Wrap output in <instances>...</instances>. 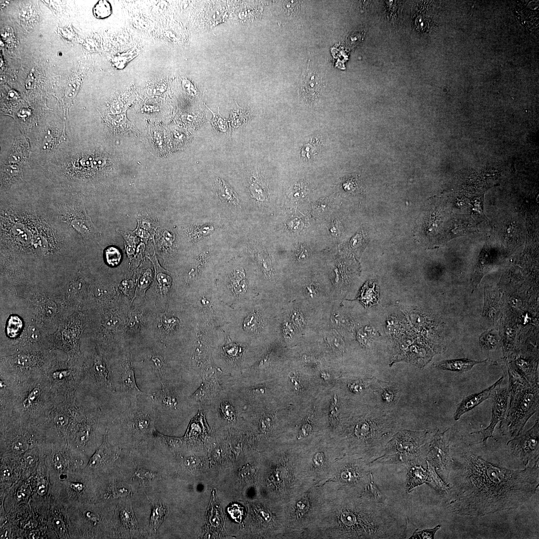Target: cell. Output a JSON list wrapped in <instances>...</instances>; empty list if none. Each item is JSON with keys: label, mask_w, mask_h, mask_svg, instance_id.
<instances>
[{"label": "cell", "mask_w": 539, "mask_h": 539, "mask_svg": "<svg viewBox=\"0 0 539 539\" xmlns=\"http://www.w3.org/2000/svg\"><path fill=\"white\" fill-rule=\"evenodd\" d=\"M9 285L7 291L0 290V294H5L8 301L22 310L44 333L54 332L65 315L44 286L21 277L9 282Z\"/></svg>", "instance_id": "7a4b0ae2"}, {"label": "cell", "mask_w": 539, "mask_h": 539, "mask_svg": "<svg viewBox=\"0 0 539 539\" xmlns=\"http://www.w3.org/2000/svg\"><path fill=\"white\" fill-rule=\"evenodd\" d=\"M107 263L111 266H117L120 262L121 255L117 248L113 247L108 248L105 252Z\"/></svg>", "instance_id": "e575fe53"}, {"label": "cell", "mask_w": 539, "mask_h": 539, "mask_svg": "<svg viewBox=\"0 0 539 539\" xmlns=\"http://www.w3.org/2000/svg\"><path fill=\"white\" fill-rule=\"evenodd\" d=\"M107 434L108 429H107L103 437V442L92 456L84 469L88 470L98 469L110 457H112L113 451L112 447L108 443Z\"/></svg>", "instance_id": "7402d4cb"}, {"label": "cell", "mask_w": 539, "mask_h": 539, "mask_svg": "<svg viewBox=\"0 0 539 539\" xmlns=\"http://www.w3.org/2000/svg\"><path fill=\"white\" fill-rule=\"evenodd\" d=\"M488 362L493 365L498 364L496 362L489 360L488 359L484 360H475L464 358L443 360L435 363L434 366L440 369L462 373L470 370L478 364Z\"/></svg>", "instance_id": "ffe728a7"}, {"label": "cell", "mask_w": 539, "mask_h": 539, "mask_svg": "<svg viewBox=\"0 0 539 539\" xmlns=\"http://www.w3.org/2000/svg\"><path fill=\"white\" fill-rule=\"evenodd\" d=\"M53 360L49 350H23L1 358V363L13 370L26 371L49 365Z\"/></svg>", "instance_id": "4fadbf2b"}, {"label": "cell", "mask_w": 539, "mask_h": 539, "mask_svg": "<svg viewBox=\"0 0 539 539\" xmlns=\"http://www.w3.org/2000/svg\"><path fill=\"white\" fill-rule=\"evenodd\" d=\"M284 292L285 300L298 301L315 308L326 306L335 300L331 282L317 277L291 283Z\"/></svg>", "instance_id": "8992f818"}, {"label": "cell", "mask_w": 539, "mask_h": 539, "mask_svg": "<svg viewBox=\"0 0 539 539\" xmlns=\"http://www.w3.org/2000/svg\"><path fill=\"white\" fill-rule=\"evenodd\" d=\"M70 219V225L83 236H88L97 231L86 213L82 216H72Z\"/></svg>", "instance_id": "4316f807"}, {"label": "cell", "mask_w": 539, "mask_h": 539, "mask_svg": "<svg viewBox=\"0 0 539 539\" xmlns=\"http://www.w3.org/2000/svg\"><path fill=\"white\" fill-rule=\"evenodd\" d=\"M118 393L122 396H126L130 403L136 402L140 395H151L141 391L138 387L134 368L129 357L122 364L117 375Z\"/></svg>", "instance_id": "2e32d148"}, {"label": "cell", "mask_w": 539, "mask_h": 539, "mask_svg": "<svg viewBox=\"0 0 539 539\" xmlns=\"http://www.w3.org/2000/svg\"><path fill=\"white\" fill-rule=\"evenodd\" d=\"M167 513V507L162 502L156 501L152 504L150 526L154 531H156L163 523Z\"/></svg>", "instance_id": "83f0119b"}, {"label": "cell", "mask_w": 539, "mask_h": 539, "mask_svg": "<svg viewBox=\"0 0 539 539\" xmlns=\"http://www.w3.org/2000/svg\"><path fill=\"white\" fill-rule=\"evenodd\" d=\"M150 396H147L146 401H139L138 398L136 402L130 403L119 417L121 423L137 440L153 435L156 431V417Z\"/></svg>", "instance_id": "ba28073f"}, {"label": "cell", "mask_w": 539, "mask_h": 539, "mask_svg": "<svg viewBox=\"0 0 539 539\" xmlns=\"http://www.w3.org/2000/svg\"><path fill=\"white\" fill-rule=\"evenodd\" d=\"M213 114L212 124L216 129L222 132H226L228 128V121L223 119L220 114Z\"/></svg>", "instance_id": "f35d334b"}, {"label": "cell", "mask_w": 539, "mask_h": 539, "mask_svg": "<svg viewBox=\"0 0 539 539\" xmlns=\"http://www.w3.org/2000/svg\"><path fill=\"white\" fill-rule=\"evenodd\" d=\"M332 303L315 308L298 301L285 300L282 312L304 338L328 323Z\"/></svg>", "instance_id": "52a82bcc"}, {"label": "cell", "mask_w": 539, "mask_h": 539, "mask_svg": "<svg viewBox=\"0 0 539 539\" xmlns=\"http://www.w3.org/2000/svg\"><path fill=\"white\" fill-rule=\"evenodd\" d=\"M76 453L66 447L54 450L47 459L51 477L54 479L61 474L79 471L83 462Z\"/></svg>", "instance_id": "5bb4252c"}, {"label": "cell", "mask_w": 539, "mask_h": 539, "mask_svg": "<svg viewBox=\"0 0 539 539\" xmlns=\"http://www.w3.org/2000/svg\"><path fill=\"white\" fill-rule=\"evenodd\" d=\"M161 386L159 390L150 396L156 421L166 417L182 416L183 406L187 404L186 399L179 395L175 385Z\"/></svg>", "instance_id": "30bf717a"}, {"label": "cell", "mask_w": 539, "mask_h": 539, "mask_svg": "<svg viewBox=\"0 0 539 539\" xmlns=\"http://www.w3.org/2000/svg\"><path fill=\"white\" fill-rule=\"evenodd\" d=\"M512 453L518 458L525 467L533 460L539 459V421L525 432H522L507 443Z\"/></svg>", "instance_id": "8fae6325"}, {"label": "cell", "mask_w": 539, "mask_h": 539, "mask_svg": "<svg viewBox=\"0 0 539 539\" xmlns=\"http://www.w3.org/2000/svg\"><path fill=\"white\" fill-rule=\"evenodd\" d=\"M480 344L482 348L485 350H494L499 347V339L496 335L489 332L481 336Z\"/></svg>", "instance_id": "1f68e13d"}, {"label": "cell", "mask_w": 539, "mask_h": 539, "mask_svg": "<svg viewBox=\"0 0 539 539\" xmlns=\"http://www.w3.org/2000/svg\"><path fill=\"white\" fill-rule=\"evenodd\" d=\"M54 480L53 493L59 503L66 508L85 504L86 485L84 473L80 471L68 472Z\"/></svg>", "instance_id": "9c48e42d"}, {"label": "cell", "mask_w": 539, "mask_h": 539, "mask_svg": "<svg viewBox=\"0 0 539 539\" xmlns=\"http://www.w3.org/2000/svg\"><path fill=\"white\" fill-rule=\"evenodd\" d=\"M509 398L505 418L499 429L504 436L520 434L529 419L539 410V383L532 384L508 367Z\"/></svg>", "instance_id": "3957f363"}, {"label": "cell", "mask_w": 539, "mask_h": 539, "mask_svg": "<svg viewBox=\"0 0 539 539\" xmlns=\"http://www.w3.org/2000/svg\"><path fill=\"white\" fill-rule=\"evenodd\" d=\"M310 255V252L308 251V249L300 245V247L295 252L294 258L299 264H305L309 260Z\"/></svg>", "instance_id": "74e56055"}, {"label": "cell", "mask_w": 539, "mask_h": 539, "mask_svg": "<svg viewBox=\"0 0 539 539\" xmlns=\"http://www.w3.org/2000/svg\"><path fill=\"white\" fill-rule=\"evenodd\" d=\"M492 410L490 423L486 428L471 434H481L483 437V442L486 444L489 438H493V432L497 424L503 420L506 414L509 399L508 389L506 387L497 386L491 395Z\"/></svg>", "instance_id": "9a60e30c"}, {"label": "cell", "mask_w": 539, "mask_h": 539, "mask_svg": "<svg viewBox=\"0 0 539 539\" xmlns=\"http://www.w3.org/2000/svg\"><path fill=\"white\" fill-rule=\"evenodd\" d=\"M440 528L441 526L438 525L435 528L431 529H425L421 531L417 529L413 533L409 539H434L436 533L440 529Z\"/></svg>", "instance_id": "d590c367"}, {"label": "cell", "mask_w": 539, "mask_h": 539, "mask_svg": "<svg viewBox=\"0 0 539 539\" xmlns=\"http://www.w3.org/2000/svg\"><path fill=\"white\" fill-rule=\"evenodd\" d=\"M112 12L111 4L107 0H99L93 8V13L94 16L99 19H102L108 17Z\"/></svg>", "instance_id": "4dcf8cb0"}, {"label": "cell", "mask_w": 539, "mask_h": 539, "mask_svg": "<svg viewBox=\"0 0 539 539\" xmlns=\"http://www.w3.org/2000/svg\"><path fill=\"white\" fill-rule=\"evenodd\" d=\"M538 460L533 467L513 470L470 451L451 457L449 508L457 515L470 517L518 508L539 487Z\"/></svg>", "instance_id": "6da1fadb"}, {"label": "cell", "mask_w": 539, "mask_h": 539, "mask_svg": "<svg viewBox=\"0 0 539 539\" xmlns=\"http://www.w3.org/2000/svg\"><path fill=\"white\" fill-rule=\"evenodd\" d=\"M18 308L20 310L21 315L14 312L9 314L5 320L4 327L2 328V332L4 333L7 339L6 342L7 348L20 337L28 319L24 311Z\"/></svg>", "instance_id": "d6986e66"}, {"label": "cell", "mask_w": 539, "mask_h": 539, "mask_svg": "<svg viewBox=\"0 0 539 539\" xmlns=\"http://www.w3.org/2000/svg\"><path fill=\"white\" fill-rule=\"evenodd\" d=\"M429 444L426 460L433 467L443 481L448 484L451 457L449 445L446 441L445 432L438 431L433 436Z\"/></svg>", "instance_id": "7c38bea8"}, {"label": "cell", "mask_w": 539, "mask_h": 539, "mask_svg": "<svg viewBox=\"0 0 539 539\" xmlns=\"http://www.w3.org/2000/svg\"><path fill=\"white\" fill-rule=\"evenodd\" d=\"M91 370L99 387L115 393L110 369L101 354L96 351L93 356Z\"/></svg>", "instance_id": "ac0fdd59"}, {"label": "cell", "mask_w": 539, "mask_h": 539, "mask_svg": "<svg viewBox=\"0 0 539 539\" xmlns=\"http://www.w3.org/2000/svg\"><path fill=\"white\" fill-rule=\"evenodd\" d=\"M504 379V376H502L496 382L484 390L464 397L457 405L453 415L454 419L456 421L458 420L464 414L490 398L494 390L500 385Z\"/></svg>", "instance_id": "e0dca14e"}, {"label": "cell", "mask_w": 539, "mask_h": 539, "mask_svg": "<svg viewBox=\"0 0 539 539\" xmlns=\"http://www.w3.org/2000/svg\"><path fill=\"white\" fill-rule=\"evenodd\" d=\"M97 422V415H92L86 417L78 425L76 433V442L80 446H84L90 441L94 428H95Z\"/></svg>", "instance_id": "603a6c76"}, {"label": "cell", "mask_w": 539, "mask_h": 539, "mask_svg": "<svg viewBox=\"0 0 539 539\" xmlns=\"http://www.w3.org/2000/svg\"><path fill=\"white\" fill-rule=\"evenodd\" d=\"M138 51L139 49L133 48L125 53L116 56L113 58V62L117 68L122 69L138 54Z\"/></svg>", "instance_id": "836d02e7"}, {"label": "cell", "mask_w": 539, "mask_h": 539, "mask_svg": "<svg viewBox=\"0 0 539 539\" xmlns=\"http://www.w3.org/2000/svg\"><path fill=\"white\" fill-rule=\"evenodd\" d=\"M121 520L127 526L133 527L135 525V518L130 506L124 508L121 511Z\"/></svg>", "instance_id": "8d00e7d4"}, {"label": "cell", "mask_w": 539, "mask_h": 539, "mask_svg": "<svg viewBox=\"0 0 539 539\" xmlns=\"http://www.w3.org/2000/svg\"><path fill=\"white\" fill-rule=\"evenodd\" d=\"M320 88V80L313 71L307 72L302 79V89L305 96L313 100L318 94Z\"/></svg>", "instance_id": "d4e9b609"}, {"label": "cell", "mask_w": 539, "mask_h": 539, "mask_svg": "<svg viewBox=\"0 0 539 539\" xmlns=\"http://www.w3.org/2000/svg\"><path fill=\"white\" fill-rule=\"evenodd\" d=\"M40 391L39 388H33L28 394L26 398L23 400L22 405L25 408H29L32 405L34 402L40 395Z\"/></svg>", "instance_id": "ab89813d"}, {"label": "cell", "mask_w": 539, "mask_h": 539, "mask_svg": "<svg viewBox=\"0 0 539 539\" xmlns=\"http://www.w3.org/2000/svg\"><path fill=\"white\" fill-rule=\"evenodd\" d=\"M154 264H155V268L156 270V279L158 281L159 285L162 288V290H166L169 288L171 283V277L163 270V269L161 268L159 264H157L156 258L152 259Z\"/></svg>", "instance_id": "d6a6232c"}, {"label": "cell", "mask_w": 539, "mask_h": 539, "mask_svg": "<svg viewBox=\"0 0 539 539\" xmlns=\"http://www.w3.org/2000/svg\"><path fill=\"white\" fill-rule=\"evenodd\" d=\"M217 194L220 199L230 204H236L238 200L236 193L224 181L218 179L216 182Z\"/></svg>", "instance_id": "f1b7e54d"}, {"label": "cell", "mask_w": 539, "mask_h": 539, "mask_svg": "<svg viewBox=\"0 0 539 539\" xmlns=\"http://www.w3.org/2000/svg\"><path fill=\"white\" fill-rule=\"evenodd\" d=\"M251 190L255 193L257 198L263 200L265 197V194L263 190L257 184L252 185Z\"/></svg>", "instance_id": "f6af8a7d"}, {"label": "cell", "mask_w": 539, "mask_h": 539, "mask_svg": "<svg viewBox=\"0 0 539 539\" xmlns=\"http://www.w3.org/2000/svg\"><path fill=\"white\" fill-rule=\"evenodd\" d=\"M54 421L58 427L62 428L66 426L68 422V419L65 415L60 414L56 416L54 418Z\"/></svg>", "instance_id": "7bdbcfd3"}, {"label": "cell", "mask_w": 539, "mask_h": 539, "mask_svg": "<svg viewBox=\"0 0 539 539\" xmlns=\"http://www.w3.org/2000/svg\"><path fill=\"white\" fill-rule=\"evenodd\" d=\"M427 431H401L388 441L383 453L370 463L393 464L409 467L422 465L426 462L428 450Z\"/></svg>", "instance_id": "277c9868"}, {"label": "cell", "mask_w": 539, "mask_h": 539, "mask_svg": "<svg viewBox=\"0 0 539 539\" xmlns=\"http://www.w3.org/2000/svg\"><path fill=\"white\" fill-rule=\"evenodd\" d=\"M135 476L143 480H150L154 479L155 477L154 474L144 469L138 470L135 473Z\"/></svg>", "instance_id": "b9f144b4"}, {"label": "cell", "mask_w": 539, "mask_h": 539, "mask_svg": "<svg viewBox=\"0 0 539 539\" xmlns=\"http://www.w3.org/2000/svg\"><path fill=\"white\" fill-rule=\"evenodd\" d=\"M261 314L253 312L246 319L245 322V327L248 328V330L255 333H262L264 332L266 325L264 318H263Z\"/></svg>", "instance_id": "f546056e"}, {"label": "cell", "mask_w": 539, "mask_h": 539, "mask_svg": "<svg viewBox=\"0 0 539 539\" xmlns=\"http://www.w3.org/2000/svg\"><path fill=\"white\" fill-rule=\"evenodd\" d=\"M87 324V316L85 309H77L64 316L56 330L47 335L48 349H62L67 353L68 358L81 357L80 340Z\"/></svg>", "instance_id": "5b68a950"}, {"label": "cell", "mask_w": 539, "mask_h": 539, "mask_svg": "<svg viewBox=\"0 0 539 539\" xmlns=\"http://www.w3.org/2000/svg\"><path fill=\"white\" fill-rule=\"evenodd\" d=\"M111 495L113 497H118L119 496H125L127 494V491L124 488H118L115 487L111 488L110 491Z\"/></svg>", "instance_id": "ee69618b"}, {"label": "cell", "mask_w": 539, "mask_h": 539, "mask_svg": "<svg viewBox=\"0 0 539 539\" xmlns=\"http://www.w3.org/2000/svg\"><path fill=\"white\" fill-rule=\"evenodd\" d=\"M3 169V172L5 175H6L7 178L11 180L13 178L18 177L20 173L19 170L17 167H14V166H6Z\"/></svg>", "instance_id": "60d3db41"}, {"label": "cell", "mask_w": 539, "mask_h": 539, "mask_svg": "<svg viewBox=\"0 0 539 539\" xmlns=\"http://www.w3.org/2000/svg\"><path fill=\"white\" fill-rule=\"evenodd\" d=\"M427 469L422 465H414L409 467L407 474V490L410 492L412 490L426 483L430 485L431 482V469L427 462Z\"/></svg>", "instance_id": "44dd1931"}, {"label": "cell", "mask_w": 539, "mask_h": 539, "mask_svg": "<svg viewBox=\"0 0 539 539\" xmlns=\"http://www.w3.org/2000/svg\"><path fill=\"white\" fill-rule=\"evenodd\" d=\"M356 300L365 307H369L377 304L379 301V292L375 283L367 281L359 291Z\"/></svg>", "instance_id": "cb8c5ba5"}, {"label": "cell", "mask_w": 539, "mask_h": 539, "mask_svg": "<svg viewBox=\"0 0 539 539\" xmlns=\"http://www.w3.org/2000/svg\"><path fill=\"white\" fill-rule=\"evenodd\" d=\"M280 323L281 336L286 343L292 344L303 340L302 336L283 312Z\"/></svg>", "instance_id": "484cf974"}]
</instances>
